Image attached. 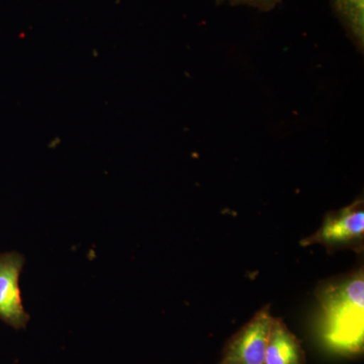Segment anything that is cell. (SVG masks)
Listing matches in <instances>:
<instances>
[{
	"label": "cell",
	"mask_w": 364,
	"mask_h": 364,
	"mask_svg": "<svg viewBox=\"0 0 364 364\" xmlns=\"http://www.w3.org/2000/svg\"><path fill=\"white\" fill-rule=\"evenodd\" d=\"M322 337L333 351L356 355L363 350L364 279L363 272L321 293Z\"/></svg>",
	"instance_id": "6da1fadb"
},
{
	"label": "cell",
	"mask_w": 364,
	"mask_h": 364,
	"mask_svg": "<svg viewBox=\"0 0 364 364\" xmlns=\"http://www.w3.org/2000/svg\"><path fill=\"white\" fill-rule=\"evenodd\" d=\"M273 318L269 309L259 312L230 340L224 350L225 364H264L265 352Z\"/></svg>",
	"instance_id": "7a4b0ae2"
},
{
	"label": "cell",
	"mask_w": 364,
	"mask_h": 364,
	"mask_svg": "<svg viewBox=\"0 0 364 364\" xmlns=\"http://www.w3.org/2000/svg\"><path fill=\"white\" fill-rule=\"evenodd\" d=\"M25 261L16 251L0 254V320L18 330L25 328L30 321L23 310L18 284Z\"/></svg>",
	"instance_id": "3957f363"
},
{
	"label": "cell",
	"mask_w": 364,
	"mask_h": 364,
	"mask_svg": "<svg viewBox=\"0 0 364 364\" xmlns=\"http://www.w3.org/2000/svg\"><path fill=\"white\" fill-rule=\"evenodd\" d=\"M363 234V203L358 200L338 212L330 213L318 231L306 238L301 244L304 246L312 244L338 245L360 240Z\"/></svg>",
	"instance_id": "277c9868"
},
{
	"label": "cell",
	"mask_w": 364,
	"mask_h": 364,
	"mask_svg": "<svg viewBox=\"0 0 364 364\" xmlns=\"http://www.w3.org/2000/svg\"><path fill=\"white\" fill-rule=\"evenodd\" d=\"M264 364H306L301 342L280 318H273Z\"/></svg>",
	"instance_id": "5b68a950"
},
{
	"label": "cell",
	"mask_w": 364,
	"mask_h": 364,
	"mask_svg": "<svg viewBox=\"0 0 364 364\" xmlns=\"http://www.w3.org/2000/svg\"><path fill=\"white\" fill-rule=\"evenodd\" d=\"M364 0H332L335 14L341 21L350 39L363 48Z\"/></svg>",
	"instance_id": "8992f818"
},
{
	"label": "cell",
	"mask_w": 364,
	"mask_h": 364,
	"mask_svg": "<svg viewBox=\"0 0 364 364\" xmlns=\"http://www.w3.org/2000/svg\"><path fill=\"white\" fill-rule=\"evenodd\" d=\"M220 2H228L232 6H247L259 9V11H272L282 0H219Z\"/></svg>",
	"instance_id": "52a82bcc"
},
{
	"label": "cell",
	"mask_w": 364,
	"mask_h": 364,
	"mask_svg": "<svg viewBox=\"0 0 364 364\" xmlns=\"http://www.w3.org/2000/svg\"><path fill=\"white\" fill-rule=\"evenodd\" d=\"M219 364H225V363H223L222 361H221V363H220Z\"/></svg>",
	"instance_id": "ba28073f"
}]
</instances>
